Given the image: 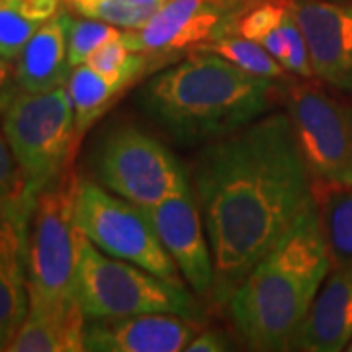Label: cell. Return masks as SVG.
I'll return each instance as SVG.
<instances>
[{"mask_svg": "<svg viewBox=\"0 0 352 352\" xmlns=\"http://www.w3.org/2000/svg\"><path fill=\"white\" fill-rule=\"evenodd\" d=\"M192 190L212 249L217 305L315 206L314 176L288 112L264 113L206 143L192 164Z\"/></svg>", "mask_w": 352, "mask_h": 352, "instance_id": "6da1fadb", "label": "cell"}, {"mask_svg": "<svg viewBox=\"0 0 352 352\" xmlns=\"http://www.w3.org/2000/svg\"><path fill=\"white\" fill-rule=\"evenodd\" d=\"M276 80L251 75L212 51L147 80L141 110L178 145H201L229 135L268 112Z\"/></svg>", "mask_w": 352, "mask_h": 352, "instance_id": "7a4b0ae2", "label": "cell"}, {"mask_svg": "<svg viewBox=\"0 0 352 352\" xmlns=\"http://www.w3.org/2000/svg\"><path fill=\"white\" fill-rule=\"evenodd\" d=\"M331 268L315 204L227 300V315L247 346L289 351Z\"/></svg>", "mask_w": 352, "mask_h": 352, "instance_id": "3957f363", "label": "cell"}, {"mask_svg": "<svg viewBox=\"0 0 352 352\" xmlns=\"http://www.w3.org/2000/svg\"><path fill=\"white\" fill-rule=\"evenodd\" d=\"M78 175L71 168L36 198L25 237L28 311L51 314L80 305L76 298L78 237L75 194Z\"/></svg>", "mask_w": 352, "mask_h": 352, "instance_id": "277c9868", "label": "cell"}, {"mask_svg": "<svg viewBox=\"0 0 352 352\" xmlns=\"http://www.w3.org/2000/svg\"><path fill=\"white\" fill-rule=\"evenodd\" d=\"M0 122L34 198L73 168L78 139L67 87L50 92L18 90L0 112Z\"/></svg>", "mask_w": 352, "mask_h": 352, "instance_id": "5b68a950", "label": "cell"}, {"mask_svg": "<svg viewBox=\"0 0 352 352\" xmlns=\"http://www.w3.org/2000/svg\"><path fill=\"white\" fill-rule=\"evenodd\" d=\"M76 298L87 319L138 314H178L200 319L201 307L186 286H176L138 264L102 252L78 237Z\"/></svg>", "mask_w": 352, "mask_h": 352, "instance_id": "8992f818", "label": "cell"}, {"mask_svg": "<svg viewBox=\"0 0 352 352\" xmlns=\"http://www.w3.org/2000/svg\"><path fill=\"white\" fill-rule=\"evenodd\" d=\"M90 166L98 184L145 210L192 188L188 170L175 153L149 131L127 122L102 133Z\"/></svg>", "mask_w": 352, "mask_h": 352, "instance_id": "52a82bcc", "label": "cell"}, {"mask_svg": "<svg viewBox=\"0 0 352 352\" xmlns=\"http://www.w3.org/2000/svg\"><path fill=\"white\" fill-rule=\"evenodd\" d=\"M75 223L102 252L138 264L170 284L186 286L147 210L106 190L96 180L78 178Z\"/></svg>", "mask_w": 352, "mask_h": 352, "instance_id": "ba28073f", "label": "cell"}, {"mask_svg": "<svg viewBox=\"0 0 352 352\" xmlns=\"http://www.w3.org/2000/svg\"><path fill=\"white\" fill-rule=\"evenodd\" d=\"M286 112L317 184L352 186V108L311 82H292Z\"/></svg>", "mask_w": 352, "mask_h": 352, "instance_id": "9c48e42d", "label": "cell"}, {"mask_svg": "<svg viewBox=\"0 0 352 352\" xmlns=\"http://www.w3.org/2000/svg\"><path fill=\"white\" fill-rule=\"evenodd\" d=\"M251 0H163L138 30H124L129 51L151 57L201 45L231 34Z\"/></svg>", "mask_w": 352, "mask_h": 352, "instance_id": "30bf717a", "label": "cell"}, {"mask_svg": "<svg viewBox=\"0 0 352 352\" xmlns=\"http://www.w3.org/2000/svg\"><path fill=\"white\" fill-rule=\"evenodd\" d=\"M307 41L314 75L352 92V0H289Z\"/></svg>", "mask_w": 352, "mask_h": 352, "instance_id": "8fae6325", "label": "cell"}, {"mask_svg": "<svg viewBox=\"0 0 352 352\" xmlns=\"http://www.w3.org/2000/svg\"><path fill=\"white\" fill-rule=\"evenodd\" d=\"M147 214L164 249L182 272L184 282H188L198 296L212 294L215 280L214 258L194 190H184L147 208Z\"/></svg>", "mask_w": 352, "mask_h": 352, "instance_id": "7c38bea8", "label": "cell"}, {"mask_svg": "<svg viewBox=\"0 0 352 352\" xmlns=\"http://www.w3.org/2000/svg\"><path fill=\"white\" fill-rule=\"evenodd\" d=\"M201 329L200 319L178 314H138L87 319L85 351L178 352Z\"/></svg>", "mask_w": 352, "mask_h": 352, "instance_id": "4fadbf2b", "label": "cell"}, {"mask_svg": "<svg viewBox=\"0 0 352 352\" xmlns=\"http://www.w3.org/2000/svg\"><path fill=\"white\" fill-rule=\"evenodd\" d=\"M352 340V264L333 268L315 296L289 351L340 352Z\"/></svg>", "mask_w": 352, "mask_h": 352, "instance_id": "5bb4252c", "label": "cell"}, {"mask_svg": "<svg viewBox=\"0 0 352 352\" xmlns=\"http://www.w3.org/2000/svg\"><path fill=\"white\" fill-rule=\"evenodd\" d=\"M71 10L61 8L39 28L14 61L16 82L25 92H50L65 87L73 67L69 63Z\"/></svg>", "mask_w": 352, "mask_h": 352, "instance_id": "9a60e30c", "label": "cell"}, {"mask_svg": "<svg viewBox=\"0 0 352 352\" xmlns=\"http://www.w3.org/2000/svg\"><path fill=\"white\" fill-rule=\"evenodd\" d=\"M28 226L0 212V351H6L28 315Z\"/></svg>", "mask_w": 352, "mask_h": 352, "instance_id": "2e32d148", "label": "cell"}, {"mask_svg": "<svg viewBox=\"0 0 352 352\" xmlns=\"http://www.w3.org/2000/svg\"><path fill=\"white\" fill-rule=\"evenodd\" d=\"M87 317L76 305L65 311H28L4 352H78L85 351Z\"/></svg>", "mask_w": 352, "mask_h": 352, "instance_id": "e0dca14e", "label": "cell"}, {"mask_svg": "<svg viewBox=\"0 0 352 352\" xmlns=\"http://www.w3.org/2000/svg\"><path fill=\"white\" fill-rule=\"evenodd\" d=\"M315 204L333 268L352 264V186L314 182Z\"/></svg>", "mask_w": 352, "mask_h": 352, "instance_id": "ac0fdd59", "label": "cell"}, {"mask_svg": "<svg viewBox=\"0 0 352 352\" xmlns=\"http://www.w3.org/2000/svg\"><path fill=\"white\" fill-rule=\"evenodd\" d=\"M129 80H112L92 71L87 63L73 67L67 90L71 94L73 108H75L76 139L85 138L90 127L110 110L112 102L129 87Z\"/></svg>", "mask_w": 352, "mask_h": 352, "instance_id": "d6986e66", "label": "cell"}, {"mask_svg": "<svg viewBox=\"0 0 352 352\" xmlns=\"http://www.w3.org/2000/svg\"><path fill=\"white\" fill-rule=\"evenodd\" d=\"M63 4V0H0V55L16 61L25 43Z\"/></svg>", "mask_w": 352, "mask_h": 352, "instance_id": "ffe728a7", "label": "cell"}, {"mask_svg": "<svg viewBox=\"0 0 352 352\" xmlns=\"http://www.w3.org/2000/svg\"><path fill=\"white\" fill-rule=\"evenodd\" d=\"M196 51H212L251 75L263 76L276 82H289V73L284 69V65L254 39L243 38L237 34H227L201 45L200 50Z\"/></svg>", "mask_w": 352, "mask_h": 352, "instance_id": "44dd1931", "label": "cell"}, {"mask_svg": "<svg viewBox=\"0 0 352 352\" xmlns=\"http://www.w3.org/2000/svg\"><path fill=\"white\" fill-rule=\"evenodd\" d=\"M34 204L36 198L28 190L24 175L14 159L10 143L0 122V212L28 226Z\"/></svg>", "mask_w": 352, "mask_h": 352, "instance_id": "7402d4cb", "label": "cell"}, {"mask_svg": "<svg viewBox=\"0 0 352 352\" xmlns=\"http://www.w3.org/2000/svg\"><path fill=\"white\" fill-rule=\"evenodd\" d=\"M71 12L94 18L122 30H138L153 16V8L139 0H63Z\"/></svg>", "mask_w": 352, "mask_h": 352, "instance_id": "603a6c76", "label": "cell"}, {"mask_svg": "<svg viewBox=\"0 0 352 352\" xmlns=\"http://www.w3.org/2000/svg\"><path fill=\"white\" fill-rule=\"evenodd\" d=\"M124 34L118 25L94 20V18H73L69 25V63L71 67L87 63V59L110 39Z\"/></svg>", "mask_w": 352, "mask_h": 352, "instance_id": "cb8c5ba5", "label": "cell"}, {"mask_svg": "<svg viewBox=\"0 0 352 352\" xmlns=\"http://www.w3.org/2000/svg\"><path fill=\"white\" fill-rule=\"evenodd\" d=\"M184 351L188 352H221V351H229L227 346V339L217 333L214 329H200Z\"/></svg>", "mask_w": 352, "mask_h": 352, "instance_id": "d4e9b609", "label": "cell"}, {"mask_svg": "<svg viewBox=\"0 0 352 352\" xmlns=\"http://www.w3.org/2000/svg\"><path fill=\"white\" fill-rule=\"evenodd\" d=\"M12 61L4 59L0 55V112L8 106V102L16 96V92L20 90L16 82V71H14Z\"/></svg>", "mask_w": 352, "mask_h": 352, "instance_id": "484cf974", "label": "cell"}]
</instances>
